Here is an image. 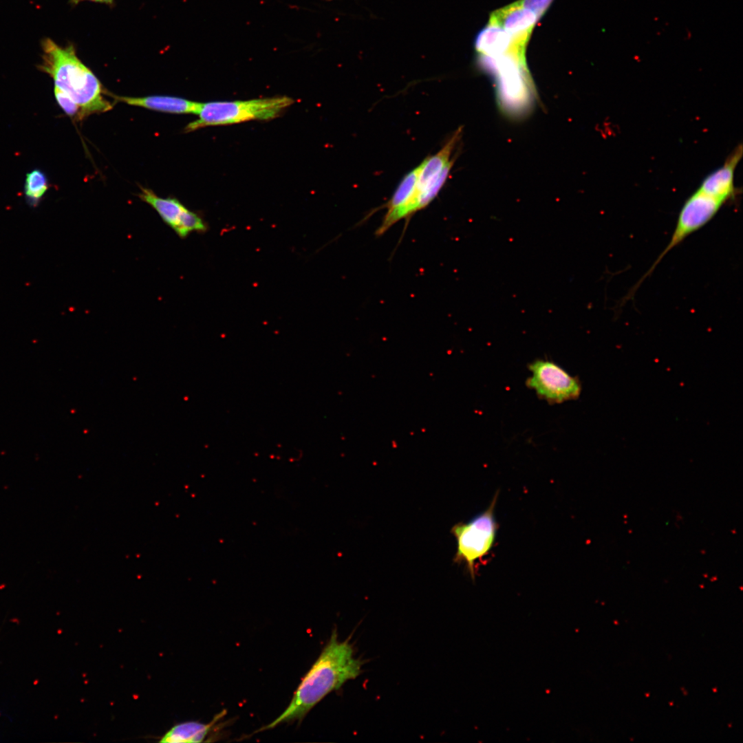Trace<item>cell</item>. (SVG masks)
Masks as SVG:
<instances>
[{"instance_id":"1","label":"cell","mask_w":743,"mask_h":743,"mask_svg":"<svg viewBox=\"0 0 743 743\" xmlns=\"http://www.w3.org/2000/svg\"><path fill=\"white\" fill-rule=\"evenodd\" d=\"M363 662L356 657L349 640L340 641L336 629L318 658L303 676L286 709L259 731L302 720L327 694L340 689L362 672Z\"/></svg>"},{"instance_id":"2","label":"cell","mask_w":743,"mask_h":743,"mask_svg":"<svg viewBox=\"0 0 743 743\" xmlns=\"http://www.w3.org/2000/svg\"><path fill=\"white\" fill-rule=\"evenodd\" d=\"M41 63L38 69L48 74L54 87L68 94L80 107L83 118L110 110L113 105L100 81L78 58L73 43L64 47L51 39L41 41Z\"/></svg>"},{"instance_id":"3","label":"cell","mask_w":743,"mask_h":743,"mask_svg":"<svg viewBox=\"0 0 743 743\" xmlns=\"http://www.w3.org/2000/svg\"><path fill=\"white\" fill-rule=\"evenodd\" d=\"M479 65L495 82L498 105L506 116L517 118L528 114L535 99V89L525 54L508 52L490 56L479 54Z\"/></svg>"},{"instance_id":"4","label":"cell","mask_w":743,"mask_h":743,"mask_svg":"<svg viewBox=\"0 0 743 743\" xmlns=\"http://www.w3.org/2000/svg\"><path fill=\"white\" fill-rule=\"evenodd\" d=\"M292 98L282 96L248 100L214 101L201 104L198 118L185 127L186 132L209 126L224 125L277 118L292 105Z\"/></svg>"},{"instance_id":"5","label":"cell","mask_w":743,"mask_h":743,"mask_svg":"<svg viewBox=\"0 0 743 743\" xmlns=\"http://www.w3.org/2000/svg\"><path fill=\"white\" fill-rule=\"evenodd\" d=\"M498 492L488 508L467 523H458L451 528L457 541L456 563H464L468 572L475 579V564L489 554L497 535V524L494 515Z\"/></svg>"},{"instance_id":"6","label":"cell","mask_w":743,"mask_h":743,"mask_svg":"<svg viewBox=\"0 0 743 743\" xmlns=\"http://www.w3.org/2000/svg\"><path fill=\"white\" fill-rule=\"evenodd\" d=\"M724 204L722 200L699 189L691 194L679 212L675 228L668 244L646 273L632 287L627 296L632 298L641 283L651 275L663 257L688 236L709 223Z\"/></svg>"},{"instance_id":"7","label":"cell","mask_w":743,"mask_h":743,"mask_svg":"<svg viewBox=\"0 0 743 743\" xmlns=\"http://www.w3.org/2000/svg\"><path fill=\"white\" fill-rule=\"evenodd\" d=\"M530 376L527 387L549 404H560L577 400L581 393V383L557 363L548 359H537L528 364Z\"/></svg>"},{"instance_id":"8","label":"cell","mask_w":743,"mask_h":743,"mask_svg":"<svg viewBox=\"0 0 743 743\" xmlns=\"http://www.w3.org/2000/svg\"><path fill=\"white\" fill-rule=\"evenodd\" d=\"M461 133V128H459L438 153L426 158L420 164L411 207L412 214L417 211V206L425 207L429 205L444 184L447 179L445 168L453 161L451 160V153Z\"/></svg>"},{"instance_id":"9","label":"cell","mask_w":743,"mask_h":743,"mask_svg":"<svg viewBox=\"0 0 743 743\" xmlns=\"http://www.w3.org/2000/svg\"><path fill=\"white\" fill-rule=\"evenodd\" d=\"M538 16L518 1L506 6L491 14L489 22L495 23L513 38L518 45H526Z\"/></svg>"},{"instance_id":"10","label":"cell","mask_w":743,"mask_h":743,"mask_svg":"<svg viewBox=\"0 0 743 743\" xmlns=\"http://www.w3.org/2000/svg\"><path fill=\"white\" fill-rule=\"evenodd\" d=\"M420 168V164L407 174L399 184L386 205L387 211L376 230L377 235H383L400 219L412 215L411 206Z\"/></svg>"},{"instance_id":"11","label":"cell","mask_w":743,"mask_h":743,"mask_svg":"<svg viewBox=\"0 0 743 743\" xmlns=\"http://www.w3.org/2000/svg\"><path fill=\"white\" fill-rule=\"evenodd\" d=\"M742 154L740 144L718 169L708 175L702 182L700 191L722 200L724 203L735 194L734 171Z\"/></svg>"},{"instance_id":"12","label":"cell","mask_w":743,"mask_h":743,"mask_svg":"<svg viewBox=\"0 0 743 743\" xmlns=\"http://www.w3.org/2000/svg\"><path fill=\"white\" fill-rule=\"evenodd\" d=\"M474 45L479 54L490 56L508 52L525 54L526 50V47L517 44L507 31L491 22L478 32Z\"/></svg>"},{"instance_id":"13","label":"cell","mask_w":743,"mask_h":743,"mask_svg":"<svg viewBox=\"0 0 743 743\" xmlns=\"http://www.w3.org/2000/svg\"><path fill=\"white\" fill-rule=\"evenodd\" d=\"M109 95H111L116 100L125 103L129 105L172 114H197L202 104L182 98L166 96L129 97Z\"/></svg>"},{"instance_id":"14","label":"cell","mask_w":743,"mask_h":743,"mask_svg":"<svg viewBox=\"0 0 743 743\" xmlns=\"http://www.w3.org/2000/svg\"><path fill=\"white\" fill-rule=\"evenodd\" d=\"M222 715V713L217 715L208 724L189 721L176 724L162 737L160 742L166 743L203 742Z\"/></svg>"},{"instance_id":"15","label":"cell","mask_w":743,"mask_h":743,"mask_svg":"<svg viewBox=\"0 0 743 743\" xmlns=\"http://www.w3.org/2000/svg\"><path fill=\"white\" fill-rule=\"evenodd\" d=\"M138 195L142 200L151 205L158 213L166 224L173 230L175 229L186 207L177 199L158 197L149 189L141 188V192Z\"/></svg>"},{"instance_id":"16","label":"cell","mask_w":743,"mask_h":743,"mask_svg":"<svg viewBox=\"0 0 743 743\" xmlns=\"http://www.w3.org/2000/svg\"><path fill=\"white\" fill-rule=\"evenodd\" d=\"M49 189L45 174L40 169L27 173L24 184V195L27 204L32 208L39 206Z\"/></svg>"},{"instance_id":"17","label":"cell","mask_w":743,"mask_h":743,"mask_svg":"<svg viewBox=\"0 0 743 743\" xmlns=\"http://www.w3.org/2000/svg\"><path fill=\"white\" fill-rule=\"evenodd\" d=\"M206 229L203 220L196 213L186 208L174 230L180 237H185L192 231H204Z\"/></svg>"},{"instance_id":"18","label":"cell","mask_w":743,"mask_h":743,"mask_svg":"<svg viewBox=\"0 0 743 743\" xmlns=\"http://www.w3.org/2000/svg\"><path fill=\"white\" fill-rule=\"evenodd\" d=\"M54 93L58 104L67 116L76 120L83 119L80 107L68 94L55 87Z\"/></svg>"},{"instance_id":"19","label":"cell","mask_w":743,"mask_h":743,"mask_svg":"<svg viewBox=\"0 0 743 743\" xmlns=\"http://www.w3.org/2000/svg\"><path fill=\"white\" fill-rule=\"evenodd\" d=\"M552 1V0H520L518 2L523 7L534 12L539 18Z\"/></svg>"},{"instance_id":"20","label":"cell","mask_w":743,"mask_h":743,"mask_svg":"<svg viewBox=\"0 0 743 743\" xmlns=\"http://www.w3.org/2000/svg\"><path fill=\"white\" fill-rule=\"evenodd\" d=\"M85 1L95 2V3H104V4H106L107 6H112L114 4V1L115 0H69V3L72 6H75L79 4L80 2Z\"/></svg>"}]
</instances>
